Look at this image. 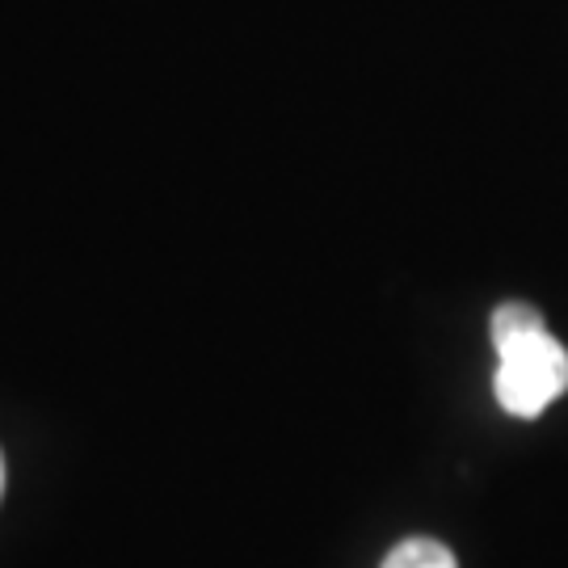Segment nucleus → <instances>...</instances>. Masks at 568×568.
Wrapping results in <instances>:
<instances>
[{
    "label": "nucleus",
    "mask_w": 568,
    "mask_h": 568,
    "mask_svg": "<svg viewBox=\"0 0 568 568\" xmlns=\"http://www.w3.org/2000/svg\"><path fill=\"white\" fill-rule=\"evenodd\" d=\"M497 405L509 417H539L551 400L568 392V349L544 328L518 333L497 345V375H493Z\"/></svg>",
    "instance_id": "1"
},
{
    "label": "nucleus",
    "mask_w": 568,
    "mask_h": 568,
    "mask_svg": "<svg viewBox=\"0 0 568 568\" xmlns=\"http://www.w3.org/2000/svg\"><path fill=\"white\" fill-rule=\"evenodd\" d=\"M0 488H4V464H0Z\"/></svg>",
    "instance_id": "4"
},
{
    "label": "nucleus",
    "mask_w": 568,
    "mask_h": 568,
    "mask_svg": "<svg viewBox=\"0 0 568 568\" xmlns=\"http://www.w3.org/2000/svg\"><path fill=\"white\" fill-rule=\"evenodd\" d=\"M384 568H459L455 565V551L438 539H405L387 551Z\"/></svg>",
    "instance_id": "2"
},
{
    "label": "nucleus",
    "mask_w": 568,
    "mask_h": 568,
    "mask_svg": "<svg viewBox=\"0 0 568 568\" xmlns=\"http://www.w3.org/2000/svg\"><path fill=\"white\" fill-rule=\"evenodd\" d=\"M530 328H544V316L535 312L530 304H501L497 312H493V325H488V333H493V345L509 342V337H518V333H530Z\"/></svg>",
    "instance_id": "3"
}]
</instances>
